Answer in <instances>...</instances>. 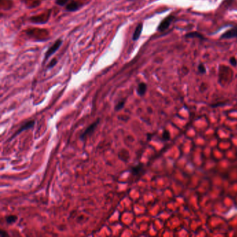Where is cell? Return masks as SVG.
<instances>
[{"mask_svg":"<svg viewBox=\"0 0 237 237\" xmlns=\"http://www.w3.org/2000/svg\"><path fill=\"white\" fill-rule=\"evenodd\" d=\"M174 18L175 17L173 16H167L165 19H163L161 22V23L159 24V25L157 27V31H163L165 30H166L168 28L170 27L171 22L173 21Z\"/></svg>","mask_w":237,"mask_h":237,"instance_id":"cell-3","label":"cell"},{"mask_svg":"<svg viewBox=\"0 0 237 237\" xmlns=\"http://www.w3.org/2000/svg\"><path fill=\"white\" fill-rule=\"evenodd\" d=\"M125 101H126V99H121V100H120L119 101H118L114 107L115 111H120V110L123 109L125 105Z\"/></svg>","mask_w":237,"mask_h":237,"instance_id":"cell-11","label":"cell"},{"mask_svg":"<svg viewBox=\"0 0 237 237\" xmlns=\"http://www.w3.org/2000/svg\"><path fill=\"white\" fill-rule=\"evenodd\" d=\"M70 1L71 0H55V3L56 4L58 5L59 6L65 7Z\"/></svg>","mask_w":237,"mask_h":237,"instance_id":"cell-13","label":"cell"},{"mask_svg":"<svg viewBox=\"0 0 237 237\" xmlns=\"http://www.w3.org/2000/svg\"><path fill=\"white\" fill-rule=\"evenodd\" d=\"M57 59H53L52 61L50 62V64H49L48 65H47V68L48 69H51L52 68V67H54L56 65H57Z\"/></svg>","mask_w":237,"mask_h":237,"instance_id":"cell-15","label":"cell"},{"mask_svg":"<svg viewBox=\"0 0 237 237\" xmlns=\"http://www.w3.org/2000/svg\"><path fill=\"white\" fill-rule=\"evenodd\" d=\"M185 36H186V38H200V39L204 38V36H203L200 33H199V32H197V31L188 33L186 34Z\"/></svg>","mask_w":237,"mask_h":237,"instance_id":"cell-10","label":"cell"},{"mask_svg":"<svg viewBox=\"0 0 237 237\" xmlns=\"http://www.w3.org/2000/svg\"><path fill=\"white\" fill-rule=\"evenodd\" d=\"M143 170V165L142 164H138L136 166L133 167L131 169V172L133 176H138L141 173L142 171Z\"/></svg>","mask_w":237,"mask_h":237,"instance_id":"cell-9","label":"cell"},{"mask_svg":"<svg viewBox=\"0 0 237 237\" xmlns=\"http://www.w3.org/2000/svg\"><path fill=\"white\" fill-rule=\"evenodd\" d=\"M8 234L7 232L4 231V230H1L0 231V237H8Z\"/></svg>","mask_w":237,"mask_h":237,"instance_id":"cell-18","label":"cell"},{"mask_svg":"<svg viewBox=\"0 0 237 237\" xmlns=\"http://www.w3.org/2000/svg\"><path fill=\"white\" fill-rule=\"evenodd\" d=\"M83 6V4H80L77 1L71 0L70 2L65 6V10L68 12H75L80 9Z\"/></svg>","mask_w":237,"mask_h":237,"instance_id":"cell-4","label":"cell"},{"mask_svg":"<svg viewBox=\"0 0 237 237\" xmlns=\"http://www.w3.org/2000/svg\"><path fill=\"white\" fill-rule=\"evenodd\" d=\"M230 63L231 65H233V66H236V65H237V61L234 57H231V58H230Z\"/></svg>","mask_w":237,"mask_h":237,"instance_id":"cell-17","label":"cell"},{"mask_svg":"<svg viewBox=\"0 0 237 237\" xmlns=\"http://www.w3.org/2000/svg\"><path fill=\"white\" fill-rule=\"evenodd\" d=\"M18 220V217L15 215H10L6 217V222L8 224H13V223H16Z\"/></svg>","mask_w":237,"mask_h":237,"instance_id":"cell-12","label":"cell"},{"mask_svg":"<svg viewBox=\"0 0 237 237\" xmlns=\"http://www.w3.org/2000/svg\"><path fill=\"white\" fill-rule=\"evenodd\" d=\"M35 125V121H29V122H27L26 123H25L23 125H22V127H20L19 129L18 130V131H16V133H15L14 135H13V136H12V138H11V140L13 139V138H15L17 135L20 134V133L22 132L23 131H25V130H28L29 129H31L33 127V126H34Z\"/></svg>","mask_w":237,"mask_h":237,"instance_id":"cell-5","label":"cell"},{"mask_svg":"<svg viewBox=\"0 0 237 237\" xmlns=\"http://www.w3.org/2000/svg\"><path fill=\"white\" fill-rule=\"evenodd\" d=\"M234 38H237V28H233L228 30V31L225 32L221 37V38L224 39H230Z\"/></svg>","mask_w":237,"mask_h":237,"instance_id":"cell-6","label":"cell"},{"mask_svg":"<svg viewBox=\"0 0 237 237\" xmlns=\"http://www.w3.org/2000/svg\"><path fill=\"white\" fill-rule=\"evenodd\" d=\"M162 139L165 141H167L170 139V133L168 131H164L162 133Z\"/></svg>","mask_w":237,"mask_h":237,"instance_id":"cell-14","label":"cell"},{"mask_svg":"<svg viewBox=\"0 0 237 237\" xmlns=\"http://www.w3.org/2000/svg\"><path fill=\"white\" fill-rule=\"evenodd\" d=\"M198 67L199 72H200V73L204 74L206 72V67H205V66H204V64H202V63L200 64Z\"/></svg>","mask_w":237,"mask_h":237,"instance_id":"cell-16","label":"cell"},{"mask_svg":"<svg viewBox=\"0 0 237 237\" xmlns=\"http://www.w3.org/2000/svg\"><path fill=\"white\" fill-rule=\"evenodd\" d=\"M147 89H148V86L144 82H140L138 84V86H137V93L140 97L143 96L147 92Z\"/></svg>","mask_w":237,"mask_h":237,"instance_id":"cell-8","label":"cell"},{"mask_svg":"<svg viewBox=\"0 0 237 237\" xmlns=\"http://www.w3.org/2000/svg\"><path fill=\"white\" fill-rule=\"evenodd\" d=\"M99 122H100V121H99V119L98 118V119L96 120V121H95L94 123H92V124L90 125L88 127L86 128L84 131H83V133H82V134L79 136V138H80L81 140H84L86 139V138H87V137L90 136V135L92 134V133L95 131V129L97 128V125L99 123Z\"/></svg>","mask_w":237,"mask_h":237,"instance_id":"cell-2","label":"cell"},{"mask_svg":"<svg viewBox=\"0 0 237 237\" xmlns=\"http://www.w3.org/2000/svg\"><path fill=\"white\" fill-rule=\"evenodd\" d=\"M143 23H139L138 25H137L136 29H135L134 31H133V33L132 40H133V41H136V40H138V38H140V35H141L142 31H143Z\"/></svg>","mask_w":237,"mask_h":237,"instance_id":"cell-7","label":"cell"},{"mask_svg":"<svg viewBox=\"0 0 237 237\" xmlns=\"http://www.w3.org/2000/svg\"><path fill=\"white\" fill-rule=\"evenodd\" d=\"M62 44H63V40L62 39L59 38L57 40V41H55L54 43L52 44L50 47H49L48 50H47V52H45V54L43 63H45L47 61V60L50 58V57H52V55L54 54L56 52L59 50V48H60Z\"/></svg>","mask_w":237,"mask_h":237,"instance_id":"cell-1","label":"cell"}]
</instances>
